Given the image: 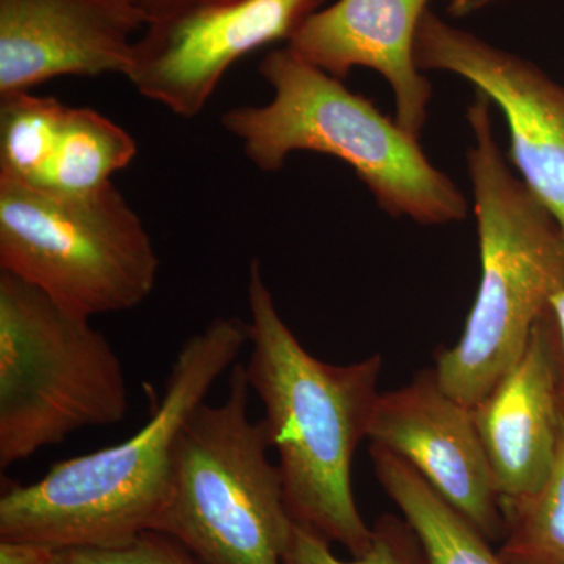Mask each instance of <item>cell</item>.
I'll list each match as a JSON object with an SVG mask.
<instances>
[{
    "label": "cell",
    "mask_w": 564,
    "mask_h": 564,
    "mask_svg": "<svg viewBox=\"0 0 564 564\" xmlns=\"http://www.w3.org/2000/svg\"><path fill=\"white\" fill-rule=\"evenodd\" d=\"M492 2V0H484V3Z\"/></svg>",
    "instance_id": "603a6c76"
},
{
    "label": "cell",
    "mask_w": 564,
    "mask_h": 564,
    "mask_svg": "<svg viewBox=\"0 0 564 564\" xmlns=\"http://www.w3.org/2000/svg\"><path fill=\"white\" fill-rule=\"evenodd\" d=\"M250 343L248 323L215 317L182 345L150 421L122 443L55 463L0 499V540L117 547L154 532L169 507L180 436L212 386Z\"/></svg>",
    "instance_id": "6da1fadb"
},
{
    "label": "cell",
    "mask_w": 564,
    "mask_h": 564,
    "mask_svg": "<svg viewBox=\"0 0 564 564\" xmlns=\"http://www.w3.org/2000/svg\"><path fill=\"white\" fill-rule=\"evenodd\" d=\"M58 564H206L166 534L144 532L117 547L63 549Z\"/></svg>",
    "instance_id": "d6986e66"
},
{
    "label": "cell",
    "mask_w": 564,
    "mask_h": 564,
    "mask_svg": "<svg viewBox=\"0 0 564 564\" xmlns=\"http://www.w3.org/2000/svg\"><path fill=\"white\" fill-rule=\"evenodd\" d=\"M429 0H337L314 13L289 41L296 55L344 80L358 66L388 80L395 122L421 139L432 84L415 63V36Z\"/></svg>",
    "instance_id": "4fadbf2b"
},
{
    "label": "cell",
    "mask_w": 564,
    "mask_h": 564,
    "mask_svg": "<svg viewBox=\"0 0 564 564\" xmlns=\"http://www.w3.org/2000/svg\"><path fill=\"white\" fill-rule=\"evenodd\" d=\"M68 106L52 96L0 98V182L36 188L50 169Z\"/></svg>",
    "instance_id": "2e32d148"
},
{
    "label": "cell",
    "mask_w": 564,
    "mask_h": 564,
    "mask_svg": "<svg viewBox=\"0 0 564 564\" xmlns=\"http://www.w3.org/2000/svg\"><path fill=\"white\" fill-rule=\"evenodd\" d=\"M508 564H564V437L547 484L533 496L502 503Z\"/></svg>",
    "instance_id": "e0dca14e"
},
{
    "label": "cell",
    "mask_w": 564,
    "mask_h": 564,
    "mask_svg": "<svg viewBox=\"0 0 564 564\" xmlns=\"http://www.w3.org/2000/svg\"><path fill=\"white\" fill-rule=\"evenodd\" d=\"M161 259L113 182L57 195L0 182V270L84 315L122 313L150 299Z\"/></svg>",
    "instance_id": "52a82bcc"
},
{
    "label": "cell",
    "mask_w": 564,
    "mask_h": 564,
    "mask_svg": "<svg viewBox=\"0 0 564 564\" xmlns=\"http://www.w3.org/2000/svg\"><path fill=\"white\" fill-rule=\"evenodd\" d=\"M467 121L481 280L462 339L437 352L433 370L448 395L473 408L518 364L534 325L563 291L564 237L551 212L508 169L484 93L477 90Z\"/></svg>",
    "instance_id": "3957f363"
},
{
    "label": "cell",
    "mask_w": 564,
    "mask_h": 564,
    "mask_svg": "<svg viewBox=\"0 0 564 564\" xmlns=\"http://www.w3.org/2000/svg\"><path fill=\"white\" fill-rule=\"evenodd\" d=\"M251 355L247 373L265 408L285 507L296 525L361 556L373 530L352 496L351 464L369 434L381 355L336 366L311 355L281 317L254 259L247 285Z\"/></svg>",
    "instance_id": "7a4b0ae2"
},
{
    "label": "cell",
    "mask_w": 564,
    "mask_h": 564,
    "mask_svg": "<svg viewBox=\"0 0 564 564\" xmlns=\"http://www.w3.org/2000/svg\"><path fill=\"white\" fill-rule=\"evenodd\" d=\"M372 530L369 551L344 562L333 554L332 543L295 524L282 564H422L421 544L404 518L383 514Z\"/></svg>",
    "instance_id": "ac0fdd59"
},
{
    "label": "cell",
    "mask_w": 564,
    "mask_h": 564,
    "mask_svg": "<svg viewBox=\"0 0 564 564\" xmlns=\"http://www.w3.org/2000/svg\"><path fill=\"white\" fill-rule=\"evenodd\" d=\"M121 359L90 318L0 270V467L128 413Z\"/></svg>",
    "instance_id": "5b68a950"
},
{
    "label": "cell",
    "mask_w": 564,
    "mask_h": 564,
    "mask_svg": "<svg viewBox=\"0 0 564 564\" xmlns=\"http://www.w3.org/2000/svg\"><path fill=\"white\" fill-rule=\"evenodd\" d=\"M552 313H554L556 326H558L560 340L564 352V289L555 293L552 299Z\"/></svg>",
    "instance_id": "44dd1931"
},
{
    "label": "cell",
    "mask_w": 564,
    "mask_h": 564,
    "mask_svg": "<svg viewBox=\"0 0 564 564\" xmlns=\"http://www.w3.org/2000/svg\"><path fill=\"white\" fill-rule=\"evenodd\" d=\"M247 366L220 404L196 408L180 436L169 507L154 532L206 564H282L293 525L265 423L251 421Z\"/></svg>",
    "instance_id": "8992f818"
},
{
    "label": "cell",
    "mask_w": 564,
    "mask_h": 564,
    "mask_svg": "<svg viewBox=\"0 0 564 564\" xmlns=\"http://www.w3.org/2000/svg\"><path fill=\"white\" fill-rule=\"evenodd\" d=\"M259 74L273 88L263 106H240L221 117L248 161L273 173L293 152H321L348 163L381 209L423 226L464 220L467 202L437 170L419 140L384 117L343 80L311 65L291 47L270 51Z\"/></svg>",
    "instance_id": "277c9868"
},
{
    "label": "cell",
    "mask_w": 564,
    "mask_h": 564,
    "mask_svg": "<svg viewBox=\"0 0 564 564\" xmlns=\"http://www.w3.org/2000/svg\"><path fill=\"white\" fill-rule=\"evenodd\" d=\"M147 22L128 0H0V98L57 77H128Z\"/></svg>",
    "instance_id": "8fae6325"
},
{
    "label": "cell",
    "mask_w": 564,
    "mask_h": 564,
    "mask_svg": "<svg viewBox=\"0 0 564 564\" xmlns=\"http://www.w3.org/2000/svg\"><path fill=\"white\" fill-rule=\"evenodd\" d=\"M132 6L139 7L141 11L147 13V17L150 18L154 11L161 9V7L165 6L169 0H128Z\"/></svg>",
    "instance_id": "7402d4cb"
},
{
    "label": "cell",
    "mask_w": 564,
    "mask_h": 564,
    "mask_svg": "<svg viewBox=\"0 0 564 564\" xmlns=\"http://www.w3.org/2000/svg\"><path fill=\"white\" fill-rule=\"evenodd\" d=\"M421 70H447L469 80L500 107L511 159L564 237V87L534 63L448 24L432 10L415 36Z\"/></svg>",
    "instance_id": "9c48e42d"
},
{
    "label": "cell",
    "mask_w": 564,
    "mask_h": 564,
    "mask_svg": "<svg viewBox=\"0 0 564 564\" xmlns=\"http://www.w3.org/2000/svg\"><path fill=\"white\" fill-rule=\"evenodd\" d=\"M367 440L410 463L489 543L503 540L502 500L473 408L448 395L433 369L378 395Z\"/></svg>",
    "instance_id": "30bf717a"
},
{
    "label": "cell",
    "mask_w": 564,
    "mask_h": 564,
    "mask_svg": "<svg viewBox=\"0 0 564 564\" xmlns=\"http://www.w3.org/2000/svg\"><path fill=\"white\" fill-rule=\"evenodd\" d=\"M473 415L502 503L540 491L564 437V352L552 307L534 325L524 355Z\"/></svg>",
    "instance_id": "7c38bea8"
},
{
    "label": "cell",
    "mask_w": 564,
    "mask_h": 564,
    "mask_svg": "<svg viewBox=\"0 0 564 564\" xmlns=\"http://www.w3.org/2000/svg\"><path fill=\"white\" fill-rule=\"evenodd\" d=\"M326 0H169L148 18L128 79L143 98L195 118L234 63L291 41Z\"/></svg>",
    "instance_id": "ba28073f"
},
{
    "label": "cell",
    "mask_w": 564,
    "mask_h": 564,
    "mask_svg": "<svg viewBox=\"0 0 564 564\" xmlns=\"http://www.w3.org/2000/svg\"><path fill=\"white\" fill-rule=\"evenodd\" d=\"M137 141L120 124L88 107H68L57 150L39 191L87 195L131 165Z\"/></svg>",
    "instance_id": "9a60e30c"
},
{
    "label": "cell",
    "mask_w": 564,
    "mask_h": 564,
    "mask_svg": "<svg viewBox=\"0 0 564 564\" xmlns=\"http://www.w3.org/2000/svg\"><path fill=\"white\" fill-rule=\"evenodd\" d=\"M0 564H58V551L28 541L0 540Z\"/></svg>",
    "instance_id": "ffe728a7"
},
{
    "label": "cell",
    "mask_w": 564,
    "mask_h": 564,
    "mask_svg": "<svg viewBox=\"0 0 564 564\" xmlns=\"http://www.w3.org/2000/svg\"><path fill=\"white\" fill-rule=\"evenodd\" d=\"M375 475L414 530L422 564H508L410 463L370 445Z\"/></svg>",
    "instance_id": "5bb4252c"
}]
</instances>
